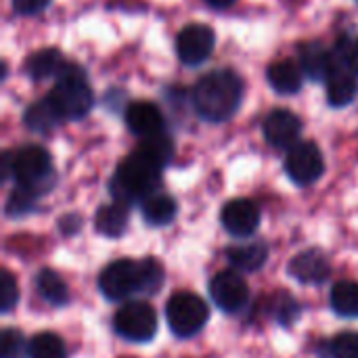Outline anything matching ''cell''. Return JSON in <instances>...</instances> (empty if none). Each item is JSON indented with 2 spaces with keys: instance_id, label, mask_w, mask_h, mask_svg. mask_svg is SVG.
Returning <instances> with one entry per match:
<instances>
[{
  "instance_id": "1",
  "label": "cell",
  "mask_w": 358,
  "mask_h": 358,
  "mask_svg": "<svg viewBox=\"0 0 358 358\" xmlns=\"http://www.w3.org/2000/svg\"><path fill=\"white\" fill-rule=\"evenodd\" d=\"M241 101L243 80L233 69H214L201 76L191 90L195 113L210 124L231 120L239 111Z\"/></svg>"
},
{
  "instance_id": "2",
  "label": "cell",
  "mask_w": 358,
  "mask_h": 358,
  "mask_svg": "<svg viewBox=\"0 0 358 358\" xmlns=\"http://www.w3.org/2000/svg\"><path fill=\"white\" fill-rule=\"evenodd\" d=\"M162 283L164 268L151 258L141 262L128 258L115 260L99 277V287L109 300H124L132 294H155Z\"/></svg>"
},
{
  "instance_id": "3",
  "label": "cell",
  "mask_w": 358,
  "mask_h": 358,
  "mask_svg": "<svg viewBox=\"0 0 358 358\" xmlns=\"http://www.w3.org/2000/svg\"><path fill=\"white\" fill-rule=\"evenodd\" d=\"M162 180V168L145 157L138 149L130 153L115 170L111 180V191L115 201L132 203L136 199H147L155 193Z\"/></svg>"
},
{
  "instance_id": "4",
  "label": "cell",
  "mask_w": 358,
  "mask_h": 358,
  "mask_svg": "<svg viewBox=\"0 0 358 358\" xmlns=\"http://www.w3.org/2000/svg\"><path fill=\"white\" fill-rule=\"evenodd\" d=\"M63 120H82L90 113L94 105V92L82 67L76 63H65L63 71L57 76L55 86L48 94Z\"/></svg>"
},
{
  "instance_id": "5",
  "label": "cell",
  "mask_w": 358,
  "mask_h": 358,
  "mask_svg": "<svg viewBox=\"0 0 358 358\" xmlns=\"http://www.w3.org/2000/svg\"><path fill=\"white\" fill-rule=\"evenodd\" d=\"M210 310L206 302L189 292L174 294L166 304V319L174 336L178 338H193L203 329L208 323Z\"/></svg>"
},
{
  "instance_id": "6",
  "label": "cell",
  "mask_w": 358,
  "mask_h": 358,
  "mask_svg": "<svg viewBox=\"0 0 358 358\" xmlns=\"http://www.w3.org/2000/svg\"><path fill=\"white\" fill-rule=\"evenodd\" d=\"M13 176L19 187L42 193L52 178V159L48 151L38 145H27L13 153Z\"/></svg>"
},
{
  "instance_id": "7",
  "label": "cell",
  "mask_w": 358,
  "mask_h": 358,
  "mask_svg": "<svg viewBox=\"0 0 358 358\" xmlns=\"http://www.w3.org/2000/svg\"><path fill=\"white\" fill-rule=\"evenodd\" d=\"M115 331L128 342H149L157 334V315L147 302H128L113 317Z\"/></svg>"
},
{
  "instance_id": "8",
  "label": "cell",
  "mask_w": 358,
  "mask_h": 358,
  "mask_svg": "<svg viewBox=\"0 0 358 358\" xmlns=\"http://www.w3.org/2000/svg\"><path fill=\"white\" fill-rule=\"evenodd\" d=\"M216 46V34L206 23H189L178 31L176 52L182 65L197 67L210 59Z\"/></svg>"
},
{
  "instance_id": "9",
  "label": "cell",
  "mask_w": 358,
  "mask_h": 358,
  "mask_svg": "<svg viewBox=\"0 0 358 358\" xmlns=\"http://www.w3.org/2000/svg\"><path fill=\"white\" fill-rule=\"evenodd\" d=\"M285 170H287V176L296 185H302V187L313 185L325 172L323 151L313 141H302L289 149L285 157Z\"/></svg>"
},
{
  "instance_id": "10",
  "label": "cell",
  "mask_w": 358,
  "mask_h": 358,
  "mask_svg": "<svg viewBox=\"0 0 358 358\" xmlns=\"http://www.w3.org/2000/svg\"><path fill=\"white\" fill-rule=\"evenodd\" d=\"M216 306L224 313H239L250 300V287L237 271H222L210 283Z\"/></svg>"
},
{
  "instance_id": "11",
  "label": "cell",
  "mask_w": 358,
  "mask_h": 358,
  "mask_svg": "<svg viewBox=\"0 0 358 358\" xmlns=\"http://www.w3.org/2000/svg\"><path fill=\"white\" fill-rule=\"evenodd\" d=\"M262 132L266 143L275 149H292L300 143L302 122L289 109H273L262 122Z\"/></svg>"
},
{
  "instance_id": "12",
  "label": "cell",
  "mask_w": 358,
  "mask_h": 358,
  "mask_svg": "<svg viewBox=\"0 0 358 358\" xmlns=\"http://www.w3.org/2000/svg\"><path fill=\"white\" fill-rule=\"evenodd\" d=\"M224 229L239 239L252 237L260 224V208L252 199H231L220 214Z\"/></svg>"
},
{
  "instance_id": "13",
  "label": "cell",
  "mask_w": 358,
  "mask_h": 358,
  "mask_svg": "<svg viewBox=\"0 0 358 358\" xmlns=\"http://www.w3.org/2000/svg\"><path fill=\"white\" fill-rule=\"evenodd\" d=\"M124 120H126L128 130L132 134L141 136V138L159 134V132H164V126H166L162 109L155 103H149V101L130 103L128 109H126Z\"/></svg>"
},
{
  "instance_id": "14",
  "label": "cell",
  "mask_w": 358,
  "mask_h": 358,
  "mask_svg": "<svg viewBox=\"0 0 358 358\" xmlns=\"http://www.w3.org/2000/svg\"><path fill=\"white\" fill-rule=\"evenodd\" d=\"M287 271L296 281L317 285V283H323L329 277L331 266H329L327 256L321 250H306V252L292 258Z\"/></svg>"
},
{
  "instance_id": "15",
  "label": "cell",
  "mask_w": 358,
  "mask_h": 358,
  "mask_svg": "<svg viewBox=\"0 0 358 358\" xmlns=\"http://www.w3.org/2000/svg\"><path fill=\"white\" fill-rule=\"evenodd\" d=\"M298 65L304 76H308L315 82H327L334 69L331 50H327L321 42L310 40L300 44L298 48Z\"/></svg>"
},
{
  "instance_id": "16",
  "label": "cell",
  "mask_w": 358,
  "mask_h": 358,
  "mask_svg": "<svg viewBox=\"0 0 358 358\" xmlns=\"http://www.w3.org/2000/svg\"><path fill=\"white\" fill-rule=\"evenodd\" d=\"M266 80L279 94H296L302 90V69L292 59L275 61L266 71Z\"/></svg>"
},
{
  "instance_id": "17",
  "label": "cell",
  "mask_w": 358,
  "mask_h": 358,
  "mask_svg": "<svg viewBox=\"0 0 358 358\" xmlns=\"http://www.w3.org/2000/svg\"><path fill=\"white\" fill-rule=\"evenodd\" d=\"M65 63L67 61L61 55V50H57V48H42V50H38V52H34V55L27 57V61H25V73L31 80H36V82L48 80V78H55L57 80V76L63 71Z\"/></svg>"
},
{
  "instance_id": "18",
  "label": "cell",
  "mask_w": 358,
  "mask_h": 358,
  "mask_svg": "<svg viewBox=\"0 0 358 358\" xmlns=\"http://www.w3.org/2000/svg\"><path fill=\"white\" fill-rule=\"evenodd\" d=\"M61 120H63L61 113L57 111V107L52 105V101L48 96L42 99V101L31 103L25 109V115H23L25 126L31 132H38V134H48L50 130H55L59 126Z\"/></svg>"
},
{
  "instance_id": "19",
  "label": "cell",
  "mask_w": 358,
  "mask_h": 358,
  "mask_svg": "<svg viewBox=\"0 0 358 358\" xmlns=\"http://www.w3.org/2000/svg\"><path fill=\"white\" fill-rule=\"evenodd\" d=\"M128 218H130L128 203L113 201L109 206L99 208V212L94 216V227L105 237H120V235H124V231L128 227Z\"/></svg>"
},
{
  "instance_id": "20",
  "label": "cell",
  "mask_w": 358,
  "mask_h": 358,
  "mask_svg": "<svg viewBox=\"0 0 358 358\" xmlns=\"http://www.w3.org/2000/svg\"><path fill=\"white\" fill-rule=\"evenodd\" d=\"M229 262L239 271H258L268 258V248L262 241H250L243 245H233L227 250Z\"/></svg>"
},
{
  "instance_id": "21",
  "label": "cell",
  "mask_w": 358,
  "mask_h": 358,
  "mask_svg": "<svg viewBox=\"0 0 358 358\" xmlns=\"http://www.w3.org/2000/svg\"><path fill=\"white\" fill-rule=\"evenodd\" d=\"M176 201L174 197L166 195V193H153L149 195L147 199H143V218L147 220V224H153V227H164L168 222L174 220L176 216Z\"/></svg>"
},
{
  "instance_id": "22",
  "label": "cell",
  "mask_w": 358,
  "mask_h": 358,
  "mask_svg": "<svg viewBox=\"0 0 358 358\" xmlns=\"http://www.w3.org/2000/svg\"><path fill=\"white\" fill-rule=\"evenodd\" d=\"M358 82L355 76L344 71H331L327 78V101L331 107H346L357 99Z\"/></svg>"
},
{
  "instance_id": "23",
  "label": "cell",
  "mask_w": 358,
  "mask_h": 358,
  "mask_svg": "<svg viewBox=\"0 0 358 358\" xmlns=\"http://www.w3.org/2000/svg\"><path fill=\"white\" fill-rule=\"evenodd\" d=\"M334 69L331 71H344L358 78V36L344 34L338 38V42L331 48Z\"/></svg>"
},
{
  "instance_id": "24",
  "label": "cell",
  "mask_w": 358,
  "mask_h": 358,
  "mask_svg": "<svg viewBox=\"0 0 358 358\" xmlns=\"http://www.w3.org/2000/svg\"><path fill=\"white\" fill-rule=\"evenodd\" d=\"M38 294L52 306H65L69 302V289L65 281L50 268H42L36 277Z\"/></svg>"
},
{
  "instance_id": "25",
  "label": "cell",
  "mask_w": 358,
  "mask_h": 358,
  "mask_svg": "<svg viewBox=\"0 0 358 358\" xmlns=\"http://www.w3.org/2000/svg\"><path fill=\"white\" fill-rule=\"evenodd\" d=\"M138 151L164 170L174 157V141L166 132H159V134L143 138L138 145Z\"/></svg>"
},
{
  "instance_id": "26",
  "label": "cell",
  "mask_w": 358,
  "mask_h": 358,
  "mask_svg": "<svg viewBox=\"0 0 358 358\" xmlns=\"http://www.w3.org/2000/svg\"><path fill=\"white\" fill-rule=\"evenodd\" d=\"M331 308L342 317H358L357 281H340L331 289Z\"/></svg>"
},
{
  "instance_id": "27",
  "label": "cell",
  "mask_w": 358,
  "mask_h": 358,
  "mask_svg": "<svg viewBox=\"0 0 358 358\" xmlns=\"http://www.w3.org/2000/svg\"><path fill=\"white\" fill-rule=\"evenodd\" d=\"M29 358H67L65 344L59 336L44 331L29 340Z\"/></svg>"
},
{
  "instance_id": "28",
  "label": "cell",
  "mask_w": 358,
  "mask_h": 358,
  "mask_svg": "<svg viewBox=\"0 0 358 358\" xmlns=\"http://www.w3.org/2000/svg\"><path fill=\"white\" fill-rule=\"evenodd\" d=\"M17 302H19V285L15 277L10 275V271H2L0 273V310L8 313L10 308H15Z\"/></svg>"
},
{
  "instance_id": "29",
  "label": "cell",
  "mask_w": 358,
  "mask_h": 358,
  "mask_svg": "<svg viewBox=\"0 0 358 358\" xmlns=\"http://www.w3.org/2000/svg\"><path fill=\"white\" fill-rule=\"evenodd\" d=\"M25 352V340L17 329H4L0 336V358H21Z\"/></svg>"
},
{
  "instance_id": "30",
  "label": "cell",
  "mask_w": 358,
  "mask_h": 358,
  "mask_svg": "<svg viewBox=\"0 0 358 358\" xmlns=\"http://www.w3.org/2000/svg\"><path fill=\"white\" fill-rule=\"evenodd\" d=\"M36 195L34 191H27L23 187L15 189V193L10 195L8 203H6V214L8 216H21L25 212H29L34 208V201H36Z\"/></svg>"
},
{
  "instance_id": "31",
  "label": "cell",
  "mask_w": 358,
  "mask_h": 358,
  "mask_svg": "<svg viewBox=\"0 0 358 358\" xmlns=\"http://www.w3.org/2000/svg\"><path fill=\"white\" fill-rule=\"evenodd\" d=\"M331 357L358 358V334H355V331L340 334V336L331 342Z\"/></svg>"
},
{
  "instance_id": "32",
  "label": "cell",
  "mask_w": 358,
  "mask_h": 358,
  "mask_svg": "<svg viewBox=\"0 0 358 358\" xmlns=\"http://www.w3.org/2000/svg\"><path fill=\"white\" fill-rule=\"evenodd\" d=\"M273 308H275V315H277L279 323H283V325H292L298 319V315H300V306H298V302L289 294H279L275 298V306Z\"/></svg>"
},
{
  "instance_id": "33",
  "label": "cell",
  "mask_w": 358,
  "mask_h": 358,
  "mask_svg": "<svg viewBox=\"0 0 358 358\" xmlns=\"http://www.w3.org/2000/svg\"><path fill=\"white\" fill-rule=\"evenodd\" d=\"M50 0H13V8L19 15H40L46 10Z\"/></svg>"
},
{
  "instance_id": "34",
  "label": "cell",
  "mask_w": 358,
  "mask_h": 358,
  "mask_svg": "<svg viewBox=\"0 0 358 358\" xmlns=\"http://www.w3.org/2000/svg\"><path fill=\"white\" fill-rule=\"evenodd\" d=\"M212 8H229V6H233L237 0H206Z\"/></svg>"
}]
</instances>
